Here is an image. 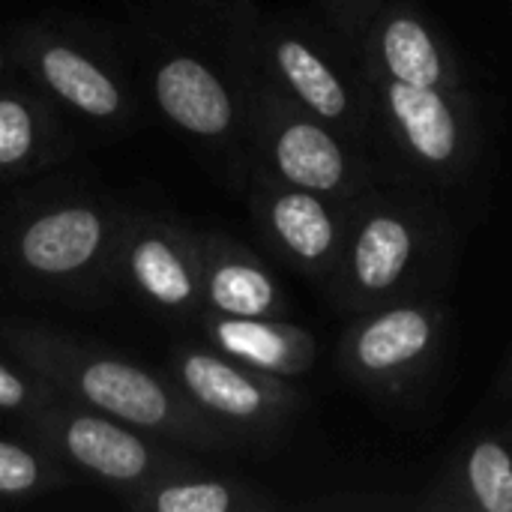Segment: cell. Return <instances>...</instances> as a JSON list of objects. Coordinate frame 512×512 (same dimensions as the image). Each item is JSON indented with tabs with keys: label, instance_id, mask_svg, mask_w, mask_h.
<instances>
[{
	"label": "cell",
	"instance_id": "cell-17",
	"mask_svg": "<svg viewBox=\"0 0 512 512\" xmlns=\"http://www.w3.org/2000/svg\"><path fill=\"white\" fill-rule=\"evenodd\" d=\"M198 324L210 348L267 375L294 381L300 375H309L318 360L315 336L288 318H240L201 312Z\"/></svg>",
	"mask_w": 512,
	"mask_h": 512
},
{
	"label": "cell",
	"instance_id": "cell-5",
	"mask_svg": "<svg viewBox=\"0 0 512 512\" xmlns=\"http://www.w3.org/2000/svg\"><path fill=\"white\" fill-rule=\"evenodd\" d=\"M357 72L375 156L396 180L444 192L474 174L483 153V117L471 87H423L360 66Z\"/></svg>",
	"mask_w": 512,
	"mask_h": 512
},
{
	"label": "cell",
	"instance_id": "cell-7",
	"mask_svg": "<svg viewBox=\"0 0 512 512\" xmlns=\"http://www.w3.org/2000/svg\"><path fill=\"white\" fill-rule=\"evenodd\" d=\"M15 69L27 75L72 123L102 135H123L138 120L132 78L102 36L51 18L18 24L9 36Z\"/></svg>",
	"mask_w": 512,
	"mask_h": 512
},
{
	"label": "cell",
	"instance_id": "cell-9",
	"mask_svg": "<svg viewBox=\"0 0 512 512\" xmlns=\"http://www.w3.org/2000/svg\"><path fill=\"white\" fill-rule=\"evenodd\" d=\"M21 423L60 465L87 474L117 495L156 477L192 468L189 459L162 447L159 438L78 405L63 393L21 417Z\"/></svg>",
	"mask_w": 512,
	"mask_h": 512
},
{
	"label": "cell",
	"instance_id": "cell-16",
	"mask_svg": "<svg viewBox=\"0 0 512 512\" xmlns=\"http://www.w3.org/2000/svg\"><path fill=\"white\" fill-rule=\"evenodd\" d=\"M420 512H512V441L498 432L468 438L414 498Z\"/></svg>",
	"mask_w": 512,
	"mask_h": 512
},
{
	"label": "cell",
	"instance_id": "cell-11",
	"mask_svg": "<svg viewBox=\"0 0 512 512\" xmlns=\"http://www.w3.org/2000/svg\"><path fill=\"white\" fill-rule=\"evenodd\" d=\"M252 222L267 249L318 291L327 288L342 252L348 204L294 186L252 162L243 186Z\"/></svg>",
	"mask_w": 512,
	"mask_h": 512
},
{
	"label": "cell",
	"instance_id": "cell-14",
	"mask_svg": "<svg viewBox=\"0 0 512 512\" xmlns=\"http://www.w3.org/2000/svg\"><path fill=\"white\" fill-rule=\"evenodd\" d=\"M75 135L69 117L27 75L0 81V183L24 180L69 159Z\"/></svg>",
	"mask_w": 512,
	"mask_h": 512
},
{
	"label": "cell",
	"instance_id": "cell-20",
	"mask_svg": "<svg viewBox=\"0 0 512 512\" xmlns=\"http://www.w3.org/2000/svg\"><path fill=\"white\" fill-rule=\"evenodd\" d=\"M54 396L57 390L42 375H36L24 363L9 366L0 360V414H12L21 420Z\"/></svg>",
	"mask_w": 512,
	"mask_h": 512
},
{
	"label": "cell",
	"instance_id": "cell-8",
	"mask_svg": "<svg viewBox=\"0 0 512 512\" xmlns=\"http://www.w3.org/2000/svg\"><path fill=\"white\" fill-rule=\"evenodd\" d=\"M450 312L438 297H411L348 315L336 345L339 372L375 399H405L435 372Z\"/></svg>",
	"mask_w": 512,
	"mask_h": 512
},
{
	"label": "cell",
	"instance_id": "cell-21",
	"mask_svg": "<svg viewBox=\"0 0 512 512\" xmlns=\"http://www.w3.org/2000/svg\"><path fill=\"white\" fill-rule=\"evenodd\" d=\"M378 3L381 0H315L318 18L348 48V54L354 51V42H357L363 24L369 21V15L378 9Z\"/></svg>",
	"mask_w": 512,
	"mask_h": 512
},
{
	"label": "cell",
	"instance_id": "cell-23",
	"mask_svg": "<svg viewBox=\"0 0 512 512\" xmlns=\"http://www.w3.org/2000/svg\"><path fill=\"white\" fill-rule=\"evenodd\" d=\"M495 390H498V396H512V351L507 363H504V369H501V378H498Z\"/></svg>",
	"mask_w": 512,
	"mask_h": 512
},
{
	"label": "cell",
	"instance_id": "cell-12",
	"mask_svg": "<svg viewBox=\"0 0 512 512\" xmlns=\"http://www.w3.org/2000/svg\"><path fill=\"white\" fill-rule=\"evenodd\" d=\"M165 318L198 321L201 300V231L171 213L129 210L117 258V288Z\"/></svg>",
	"mask_w": 512,
	"mask_h": 512
},
{
	"label": "cell",
	"instance_id": "cell-6",
	"mask_svg": "<svg viewBox=\"0 0 512 512\" xmlns=\"http://www.w3.org/2000/svg\"><path fill=\"white\" fill-rule=\"evenodd\" d=\"M255 63L309 114L369 150L372 126L360 72L348 48L300 12L264 9L258 0H222Z\"/></svg>",
	"mask_w": 512,
	"mask_h": 512
},
{
	"label": "cell",
	"instance_id": "cell-19",
	"mask_svg": "<svg viewBox=\"0 0 512 512\" xmlns=\"http://www.w3.org/2000/svg\"><path fill=\"white\" fill-rule=\"evenodd\" d=\"M66 483L60 462L45 453L36 441L21 444L0 438V498L27 501L54 492Z\"/></svg>",
	"mask_w": 512,
	"mask_h": 512
},
{
	"label": "cell",
	"instance_id": "cell-15",
	"mask_svg": "<svg viewBox=\"0 0 512 512\" xmlns=\"http://www.w3.org/2000/svg\"><path fill=\"white\" fill-rule=\"evenodd\" d=\"M204 312L240 318H285L291 303L270 264L225 231H201Z\"/></svg>",
	"mask_w": 512,
	"mask_h": 512
},
{
	"label": "cell",
	"instance_id": "cell-22",
	"mask_svg": "<svg viewBox=\"0 0 512 512\" xmlns=\"http://www.w3.org/2000/svg\"><path fill=\"white\" fill-rule=\"evenodd\" d=\"M12 72H18V69H15V60H12L9 42H6V39H0V81H3L6 75H12Z\"/></svg>",
	"mask_w": 512,
	"mask_h": 512
},
{
	"label": "cell",
	"instance_id": "cell-18",
	"mask_svg": "<svg viewBox=\"0 0 512 512\" xmlns=\"http://www.w3.org/2000/svg\"><path fill=\"white\" fill-rule=\"evenodd\" d=\"M120 501L138 512H273L285 507L255 483L207 474L198 465L135 486Z\"/></svg>",
	"mask_w": 512,
	"mask_h": 512
},
{
	"label": "cell",
	"instance_id": "cell-2",
	"mask_svg": "<svg viewBox=\"0 0 512 512\" xmlns=\"http://www.w3.org/2000/svg\"><path fill=\"white\" fill-rule=\"evenodd\" d=\"M459 255V231L438 204V192L381 180L351 198L342 252L327 303L348 315L411 297H438Z\"/></svg>",
	"mask_w": 512,
	"mask_h": 512
},
{
	"label": "cell",
	"instance_id": "cell-13",
	"mask_svg": "<svg viewBox=\"0 0 512 512\" xmlns=\"http://www.w3.org/2000/svg\"><path fill=\"white\" fill-rule=\"evenodd\" d=\"M351 57L360 69L396 81L471 87L459 51L420 0H381L363 24Z\"/></svg>",
	"mask_w": 512,
	"mask_h": 512
},
{
	"label": "cell",
	"instance_id": "cell-3",
	"mask_svg": "<svg viewBox=\"0 0 512 512\" xmlns=\"http://www.w3.org/2000/svg\"><path fill=\"white\" fill-rule=\"evenodd\" d=\"M0 345L66 399L159 441L204 453L243 450L228 429L198 414L168 375H156L120 354L24 321H0Z\"/></svg>",
	"mask_w": 512,
	"mask_h": 512
},
{
	"label": "cell",
	"instance_id": "cell-1",
	"mask_svg": "<svg viewBox=\"0 0 512 512\" xmlns=\"http://www.w3.org/2000/svg\"><path fill=\"white\" fill-rule=\"evenodd\" d=\"M129 45L153 111L234 192L255 162L234 72L198 0H150L129 15Z\"/></svg>",
	"mask_w": 512,
	"mask_h": 512
},
{
	"label": "cell",
	"instance_id": "cell-4",
	"mask_svg": "<svg viewBox=\"0 0 512 512\" xmlns=\"http://www.w3.org/2000/svg\"><path fill=\"white\" fill-rule=\"evenodd\" d=\"M129 210L93 192L27 195L0 222V261L24 291L99 303L117 288Z\"/></svg>",
	"mask_w": 512,
	"mask_h": 512
},
{
	"label": "cell",
	"instance_id": "cell-10",
	"mask_svg": "<svg viewBox=\"0 0 512 512\" xmlns=\"http://www.w3.org/2000/svg\"><path fill=\"white\" fill-rule=\"evenodd\" d=\"M165 375L198 414L243 447H273L303 408V393L288 378L258 372L210 345H180Z\"/></svg>",
	"mask_w": 512,
	"mask_h": 512
}]
</instances>
